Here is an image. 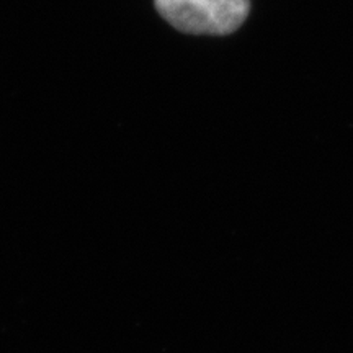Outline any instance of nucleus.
Instances as JSON below:
<instances>
[{
	"label": "nucleus",
	"mask_w": 353,
	"mask_h": 353,
	"mask_svg": "<svg viewBox=\"0 0 353 353\" xmlns=\"http://www.w3.org/2000/svg\"><path fill=\"white\" fill-rule=\"evenodd\" d=\"M172 26L192 34H229L249 15L247 0H156Z\"/></svg>",
	"instance_id": "f257e3e1"
}]
</instances>
